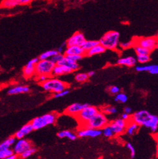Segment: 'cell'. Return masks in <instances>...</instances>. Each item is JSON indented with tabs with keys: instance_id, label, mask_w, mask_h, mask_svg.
Segmentation results:
<instances>
[{
	"instance_id": "1",
	"label": "cell",
	"mask_w": 158,
	"mask_h": 159,
	"mask_svg": "<svg viewBox=\"0 0 158 159\" xmlns=\"http://www.w3.org/2000/svg\"><path fill=\"white\" fill-rule=\"evenodd\" d=\"M131 120L139 126L150 129L154 133L157 131L158 116L151 114L147 110H140L134 113L131 116Z\"/></svg>"
},
{
	"instance_id": "2",
	"label": "cell",
	"mask_w": 158,
	"mask_h": 159,
	"mask_svg": "<svg viewBox=\"0 0 158 159\" xmlns=\"http://www.w3.org/2000/svg\"><path fill=\"white\" fill-rule=\"evenodd\" d=\"M120 33L118 32L111 30L106 33L99 41V44L105 47L107 50H116L120 44Z\"/></svg>"
},
{
	"instance_id": "3",
	"label": "cell",
	"mask_w": 158,
	"mask_h": 159,
	"mask_svg": "<svg viewBox=\"0 0 158 159\" xmlns=\"http://www.w3.org/2000/svg\"><path fill=\"white\" fill-rule=\"evenodd\" d=\"M40 84L44 91L52 94H56L64 91L68 87L67 83L56 78H49Z\"/></svg>"
},
{
	"instance_id": "4",
	"label": "cell",
	"mask_w": 158,
	"mask_h": 159,
	"mask_svg": "<svg viewBox=\"0 0 158 159\" xmlns=\"http://www.w3.org/2000/svg\"><path fill=\"white\" fill-rule=\"evenodd\" d=\"M58 115L55 113H50L42 116L36 117L31 121L30 124L34 130H39L46 126L54 124L56 122Z\"/></svg>"
},
{
	"instance_id": "5",
	"label": "cell",
	"mask_w": 158,
	"mask_h": 159,
	"mask_svg": "<svg viewBox=\"0 0 158 159\" xmlns=\"http://www.w3.org/2000/svg\"><path fill=\"white\" fill-rule=\"evenodd\" d=\"M109 123L105 114L100 110L91 119L80 128H91L95 129H101Z\"/></svg>"
},
{
	"instance_id": "6",
	"label": "cell",
	"mask_w": 158,
	"mask_h": 159,
	"mask_svg": "<svg viewBox=\"0 0 158 159\" xmlns=\"http://www.w3.org/2000/svg\"><path fill=\"white\" fill-rule=\"evenodd\" d=\"M55 63L50 60H39L35 66V75L51 76Z\"/></svg>"
},
{
	"instance_id": "7",
	"label": "cell",
	"mask_w": 158,
	"mask_h": 159,
	"mask_svg": "<svg viewBox=\"0 0 158 159\" xmlns=\"http://www.w3.org/2000/svg\"><path fill=\"white\" fill-rule=\"evenodd\" d=\"M99 111V109L98 108L92 106L87 105L84 107L76 117L80 127H82L87 122Z\"/></svg>"
},
{
	"instance_id": "8",
	"label": "cell",
	"mask_w": 158,
	"mask_h": 159,
	"mask_svg": "<svg viewBox=\"0 0 158 159\" xmlns=\"http://www.w3.org/2000/svg\"><path fill=\"white\" fill-rule=\"evenodd\" d=\"M134 44L140 45L147 49L151 52L153 51L157 47V38L151 36L147 38H138L133 40Z\"/></svg>"
},
{
	"instance_id": "9",
	"label": "cell",
	"mask_w": 158,
	"mask_h": 159,
	"mask_svg": "<svg viewBox=\"0 0 158 159\" xmlns=\"http://www.w3.org/2000/svg\"><path fill=\"white\" fill-rule=\"evenodd\" d=\"M108 125L111 128L114 135H121L125 133L127 122L121 118L110 122V123H108Z\"/></svg>"
},
{
	"instance_id": "10",
	"label": "cell",
	"mask_w": 158,
	"mask_h": 159,
	"mask_svg": "<svg viewBox=\"0 0 158 159\" xmlns=\"http://www.w3.org/2000/svg\"><path fill=\"white\" fill-rule=\"evenodd\" d=\"M14 145V146L12 149L14 153L18 156H20L26 150L33 147L31 142L24 139H18V141H15Z\"/></svg>"
},
{
	"instance_id": "11",
	"label": "cell",
	"mask_w": 158,
	"mask_h": 159,
	"mask_svg": "<svg viewBox=\"0 0 158 159\" xmlns=\"http://www.w3.org/2000/svg\"><path fill=\"white\" fill-rule=\"evenodd\" d=\"M77 136L80 138L91 137L96 138L102 134L101 129H95L91 128H81L77 132Z\"/></svg>"
},
{
	"instance_id": "12",
	"label": "cell",
	"mask_w": 158,
	"mask_h": 159,
	"mask_svg": "<svg viewBox=\"0 0 158 159\" xmlns=\"http://www.w3.org/2000/svg\"><path fill=\"white\" fill-rule=\"evenodd\" d=\"M86 39L84 34L80 32H76L72 36H71L66 42L67 47L72 45L82 46Z\"/></svg>"
},
{
	"instance_id": "13",
	"label": "cell",
	"mask_w": 158,
	"mask_h": 159,
	"mask_svg": "<svg viewBox=\"0 0 158 159\" xmlns=\"http://www.w3.org/2000/svg\"><path fill=\"white\" fill-rule=\"evenodd\" d=\"M39 58H34L30 60L23 68V73L27 78H31L35 75V66L39 61Z\"/></svg>"
},
{
	"instance_id": "14",
	"label": "cell",
	"mask_w": 158,
	"mask_h": 159,
	"mask_svg": "<svg viewBox=\"0 0 158 159\" xmlns=\"http://www.w3.org/2000/svg\"><path fill=\"white\" fill-rule=\"evenodd\" d=\"M88 104H80V103H74L70 105L65 111V113L71 116L76 117L77 115L81 112V111Z\"/></svg>"
},
{
	"instance_id": "15",
	"label": "cell",
	"mask_w": 158,
	"mask_h": 159,
	"mask_svg": "<svg viewBox=\"0 0 158 159\" xmlns=\"http://www.w3.org/2000/svg\"><path fill=\"white\" fill-rule=\"evenodd\" d=\"M33 131L34 129H33V126H32L30 122L23 125L20 129H19L16 133H15L14 137L16 139H23L25 136H27V135H28Z\"/></svg>"
},
{
	"instance_id": "16",
	"label": "cell",
	"mask_w": 158,
	"mask_h": 159,
	"mask_svg": "<svg viewBox=\"0 0 158 159\" xmlns=\"http://www.w3.org/2000/svg\"><path fill=\"white\" fill-rule=\"evenodd\" d=\"M65 56L68 55H81L85 57V51L82 48L81 46L72 45L67 47L64 52Z\"/></svg>"
},
{
	"instance_id": "17",
	"label": "cell",
	"mask_w": 158,
	"mask_h": 159,
	"mask_svg": "<svg viewBox=\"0 0 158 159\" xmlns=\"http://www.w3.org/2000/svg\"><path fill=\"white\" fill-rule=\"evenodd\" d=\"M72 72V70L65 66L56 64L53 69L52 76H61L63 75L69 74Z\"/></svg>"
},
{
	"instance_id": "18",
	"label": "cell",
	"mask_w": 158,
	"mask_h": 159,
	"mask_svg": "<svg viewBox=\"0 0 158 159\" xmlns=\"http://www.w3.org/2000/svg\"><path fill=\"white\" fill-rule=\"evenodd\" d=\"M30 91V88L27 85H17L11 87L7 91V93L10 95H14L23 93H27Z\"/></svg>"
},
{
	"instance_id": "19",
	"label": "cell",
	"mask_w": 158,
	"mask_h": 159,
	"mask_svg": "<svg viewBox=\"0 0 158 159\" xmlns=\"http://www.w3.org/2000/svg\"><path fill=\"white\" fill-rule=\"evenodd\" d=\"M136 59L134 57H127L121 58L117 60V63L120 66H124L127 67H133L136 64Z\"/></svg>"
},
{
	"instance_id": "20",
	"label": "cell",
	"mask_w": 158,
	"mask_h": 159,
	"mask_svg": "<svg viewBox=\"0 0 158 159\" xmlns=\"http://www.w3.org/2000/svg\"><path fill=\"white\" fill-rule=\"evenodd\" d=\"M58 64L59 65H63V66H65L67 67H68V68H70L71 70L73 71L77 70L80 68V66L77 63V62H75L72 60H71L70 59H68V58H67L65 56V57L63 58V59Z\"/></svg>"
},
{
	"instance_id": "21",
	"label": "cell",
	"mask_w": 158,
	"mask_h": 159,
	"mask_svg": "<svg viewBox=\"0 0 158 159\" xmlns=\"http://www.w3.org/2000/svg\"><path fill=\"white\" fill-rule=\"evenodd\" d=\"M105 51L106 49H105V47H103L101 44L99 43L97 45L93 47L92 49H90L88 51H86L85 56H86V57H92V56L94 55L103 53L105 52Z\"/></svg>"
},
{
	"instance_id": "22",
	"label": "cell",
	"mask_w": 158,
	"mask_h": 159,
	"mask_svg": "<svg viewBox=\"0 0 158 159\" xmlns=\"http://www.w3.org/2000/svg\"><path fill=\"white\" fill-rule=\"evenodd\" d=\"M139 127L140 126L138 124H137L136 122H133L130 119L129 121L127 122V125H126L125 133L127 134L132 136V135L136 134L138 132Z\"/></svg>"
},
{
	"instance_id": "23",
	"label": "cell",
	"mask_w": 158,
	"mask_h": 159,
	"mask_svg": "<svg viewBox=\"0 0 158 159\" xmlns=\"http://www.w3.org/2000/svg\"><path fill=\"white\" fill-rule=\"evenodd\" d=\"M58 137L60 139H63V138H67L70 140H75L77 138V134L71 131L70 130H63L58 133Z\"/></svg>"
},
{
	"instance_id": "24",
	"label": "cell",
	"mask_w": 158,
	"mask_h": 159,
	"mask_svg": "<svg viewBox=\"0 0 158 159\" xmlns=\"http://www.w3.org/2000/svg\"><path fill=\"white\" fill-rule=\"evenodd\" d=\"M15 141H16V139L15 138V137L8 138L2 143H0V150L10 149L15 144Z\"/></svg>"
},
{
	"instance_id": "25",
	"label": "cell",
	"mask_w": 158,
	"mask_h": 159,
	"mask_svg": "<svg viewBox=\"0 0 158 159\" xmlns=\"http://www.w3.org/2000/svg\"><path fill=\"white\" fill-rule=\"evenodd\" d=\"M20 5L19 0H3L0 3V7L11 9Z\"/></svg>"
},
{
	"instance_id": "26",
	"label": "cell",
	"mask_w": 158,
	"mask_h": 159,
	"mask_svg": "<svg viewBox=\"0 0 158 159\" xmlns=\"http://www.w3.org/2000/svg\"><path fill=\"white\" fill-rule=\"evenodd\" d=\"M56 50H49L43 52L39 57V60H50L54 55L58 54Z\"/></svg>"
},
{
	"instance_id": "27",
	"label": "cell",
	"mask_w": 158,
	"mask_h": 159,
	"mask_svg": "<svg viewBox=\"0 0 158 159\" xmlns=\"http://www.w3.org/2000/svg\"><path fill=\"white\" fill-rule=\"evenodd\" d=\"M133 47L137 55H150V54L151 52L147 49L144 48V47L136 44H134Z\"/></svg>"
},
{
	"instance_id": "28",
	"label": "cell",
	"mask_w": 158,
	"mask_h": 159,
	"mask_svg": "<svg viewBox=\"0 0 158 159\" xmlns=\"http://www.w3.org/2000/svg\"><path fill=\"white\" fill-rule=\"evenodd\" d=\"M99 43V41H97V40H86V39L85 42H84V43L81 47L86 52V51H88L89 50L92 49L93 47L97 45Z\"/></svg>"
},
{
	"instance_id": "29",
	"label": "cell",
	"mask_w": 158,
	"mask_h": 159,
	"mask_svg": "<svg viewBox=\"0 0 158 159\" xmlns=\"http://www.w3.org/2000/svg\"><path fill=\"white\" fill-rule=\"evenodd\" d=\"M101 132H102V134H103V136H105V137L108 138V139L112 138L114 136V134L111 128H110L108 124L105 125L104 128H103L101 129Z\"/></svg>"
},
{
	"instance_id": "30",
	"label": "cell",
	"mask_w": 158,
	"mask_h": 159,
	"mask_svg": "<svg viewBox=\"0 0 158 159\" xmlns=\"http://www.w3.org/2000/svg\"><path fill=\"white\" fill-rule=\"evenodd\" d=\"M102 111L103 113L105 115H113L116 114L117 113V109L114 106H104L103 107H102L100 110Z\"/></svg>"
},
{
	"instance_id": "31",
	"label": "cell",
	"mask_w": 158,
	"mask_h": 159,
	"mask_svg": "<svg viewBox=\"0 0 158 159\" xmlns=\"http://www.w3.org/2000/svg\"><path fill=\"white\" fill-rule=\"evenodd\" d=\"M89 77L88 76L87 73H78L75 76V80L80 83H83L87 82L89 80Z\"/></svg>"
},
{
	"instance_id": "32",
	"label": "cell",
	"mask_w": 158,
	"mask_h": 159,
	"mask_svg": "<svg viewBox=\"0 0 158 159\" xmlns=\"http://www.w3.org/2000/svg\"><path fill=\"white\" fill-rule=\"evenodd\" d=\"M37 149L34 148V147H31L30 148L28 149L27 150H26L25 152H23L21 155H20V157H21V158L22 159H25L27 158L28 157H30L31 155H33V154H34L36 152Z\"/></svg>"
},
{
	"instance_id": "33",
	"label": "cell",
	"mask_w": 158,
	"mask_h": 159,
	"mask_svg": "<svg viewBox=\"0 0 158 159\" xmlns=\"http://www.w3.org/2000/svg\"><path fill=\"white\" fill-rule=\"evenodd\" d=\"M128 100V97L127 95L125 94V93H119L117 94H116V97H115V101L119 103H126Z\"/></svg>"
},
{
	"instance_id": "34",
	"label": "cell",
	"mask_w": 158,
	"mask_h": 159,
	"mask_svg": "<svg viewBox=\"0 0 158 159\" xmlns=\"http://www.w3.org/2000/svg\"><path fill=\"white\" fill-rule=\"evenodd\" d=\"M14 154L13 150L12 149H6L0 150V159H3L6 157H9Z\"/></svg>"
},
{
	"instance_id": "35",
	"label": "cell",
	"mask_w": 158,
	"mask_h": 159,
	"mask_svg": "<svg viewBox=\"0 0 158 159\" xmlns=\"http://www.w3.org/2000/svg\"><path fill=\"white\" fill-rule=\"evenodd\" d=\"M136 60L140 63H146L151 60L150 55H137Z\"/></svg>"
},
{
	"instance_id": "36",
	"label": "cell",
	"mask_w": 158,
	"mask_h": 159,
	"mask_svg": "<svg viewBox=\"0 0 158 159\" xmlns=\"http://www.w3.org/2000/svg\"><path fill=\"white\" fill-rule=\"evenodd\" d=\"M154 65H148V66H137L136 67V70L138 72H145V71H147V72H150L151 69L153 68Z\"/></svg>"
},
{
	"instance_id": "37",
	"label": "cell",
	"mask_w": 158,
	"mask_h": 159,
	"mask_svg": "<svg viewBox=\"0 0 158 159\" xmlns=\"http://www.w3.org/2000/svg\"><path fill=\"white\" fill-rule=\"evenodd\" d=\"M64 57H65V55L63 54L58 53L56 55H54V57L50 59V60H52L55 64H58V63H59Z\"/></svg>"
},
{
	"instance_id": "38",
	"label": "cell",
	"mask_w": 158,
	"mask_h": 159,
	"mask_svg": "<svg viewBox=\"0 0 158 159\" xmlns=\"http://www.w3.org/2000/svg\"><path fill=\"white\" fill-rule=\"evenodd\" d=\"M107 91L110 94L116 95L120 92V89L117 86L112 85V86H109L107 89Z\"/></svg>"
},
{
	"instance_id": "39",
	"label": "cell",
	"mask_w": 158,
	"mask_h": 159,
	"mask_svg": "<svg viewBox=\"0 0 158 159\" xmlns=\"http://www.w3.org/2000/svg\"><path fill=\"white\" fill-rule=\"evenodd\" d=\"M134 42L133 41H130V42H121L120 43L119 46L120 47V48L122 49H127L129 48H131L132 47L134 46Z\"/></svg>"
},
{
	"instance_id": "40",
	"label": "cell",
	"mask_w": 158,
	"mask_h": 159,
	"mask_svg": "<svg viewBox=\"0 0 158 159\" xmlns=\"http://www.w3.org/2000/svg\"><path fill=\"white\" fill-rule=\"evenodd\" d=\"M126 148H128V149L130 151L131 158H134V157H135V155H136L135 148H134V147L132 146V144L130 142H128L127 144H126Z\"/></svg>"
},
{
	"instance_id": "41",
	"label": "cell",
	"mask_w": 158,
	"mask_h": 159,
	"mask_svg": "<svg viewBox=\"0 0 158 159\" xmlns=\"http://www.w3.org/2000/svg\"><path fill=\"white\" fill-rule=\"evenodd\" d=\"M65 57L68 59L72 60L75 62L80 61L84 57L83 56H81V55H68V56H65Z\"/></svg>"
},
{
	"instance_id": "42",
	"label": "cell",
	"mask_w": 158,
	"mask_h": 159,
	"mask_svg": "<svg viewBox=\"0 0 158 159\" xmlns=\"http://www.w3.org/2000/svg\"><path fill=\"white\" fill-rule=\"evenodd\" d=\"M69 90L68 89H65L64 91H61L59 93H56V94H54V98H61V97H65L67 96V94H69Z\"/></svg>"
},
{
	"instance_id": "43",
	"label": "cell",
	"mask_w": 158,
	"mask_h": 159,
	"mask_svg": "<svg viewBox=\"0 0 158 159\" xmlns=\"http://www.w3.org/2000/svg\"><path fill=\"white\" fill-rule=\"evenodd\" d=\"M67 47V45L66 42L63 43L58 47V49L57 51H58V53L64 54V52H65V49H66Z\"/></svg>"
},
{
	"instance_id": "44",
	"label": "cell",
	"mask_w": 158,
	"mask_h": 159,
	"mask_svg": "<svg viewBox=\"0 0 158 159\" xmlns=\"http://www.w3.org/2000/svg\"><path fill=\"white\" fill-rule=\"evenodd\" d=\"M37 76V81L40 84L45 82L49 78V76H47L46 75H38Z\"/></svg>"
},
{
	"instance_id": "45",
	"label": "cell",
	"mask_w": 158,
	"mask_h": 159,
	"mask_svg": "<svg viewBox=\"0 0 158 159\" xmlns=\"http://www.w3.org/2000/svg\"><path fill=\"white\" fill-rule=\"evenodd\" d=\"M152 75H157L158 74V66L154 65L153 68L151 69V70L149 72Z\"/></svg>"
},
{
	"instance_id": "46",
	"label": "cell",
	"mask_w": 158,
	"mask_h": 159,
	"mask_svg": "<svg viewBox=\"0 0 158 159\" xmlns=\"http://www.w3.org/2000/svg\"><path fill=\"white\" fill-rule=\"evenodd\" d=\"M121 118L123 119V120H125V121H126V122H128V121H129V120H130L131 117H130V115H129V114H127V113H124L121 115Z\"/></svg>"
},
{
	"instance_id": "47",
	"label": "cell",
	"mask_w": 158,
	"mask_h": 159,
	"mask_svg": "<svg viewBox=\"0 0 158 159\" xmlns=\"http://www.w3.org/2000/svg\"><path fill=\"white\" fill-rule=\"evenodd\" d=\"M34 0H19L20 5H29Z\"/></svg>"
},
{
	"instance_id": "48",
	"label": "cell",
	"mask_w": 158,
	"mask_h": 159,
	"mask_svg": "<svg viewBox=\"0 0 158 159\" xmlns=\"http://www.w3.org/2000/svg\"><path fill=\"white\" fill-rule=\"evenodd\" d=\"M132 109L131 107L127 106V107H125L124 108V113H127L129 115H130L132 113Z\"/></svg>"
},
{
	"instance_id": "49",
	"label": "cell",
	"mask_w": 158,
	"mask_h": 159,
	"mask_svg": "<svg viewBox=\"0 0 158 159\" xmlns=\"http://www.w3.org/2000/svg\"><path fill=\"white\" fill-rule=\"evenodd\" d=\"M3 159H18V155L13 154V155L9 156V157L3 158Z\"/></svg>"
},
{
	"instance_id": "50",
	"label": "cell",
	"mask_w": 158,
	"mask_h": 159,
	"mask_svg": "<svg viewBox=\"0 0 158 159\" xmlns=\"http://www.w3.org/2000/svg\"><path fill=\"white\" fill-rule=\"evenodd\" d=\"M87 75H88V76L90 78V77H92L94 75H95V72L94 71H90V72H89L88 73H87Z\"/></svg>"
}]
</instances>
